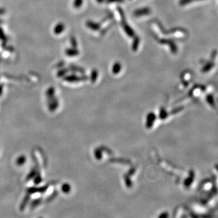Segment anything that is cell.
Returning <instances> with one entry per match:
<instances>
[{"label": "cell", "mask_w": 218, "mask_h": 218, "mask_svg": "<svg viewBox=\"0 0 218 218\" xmlns=\"http://www.w3.org/2000/svg\"><path fill=\"white\" fill-rule=\"evenodd\" d=\"M139 42H140V39L138 37H136L133 42V46H132V48H133V50L134 51H136L138 49V46H139Z\"/></svg>", "instance_id": "5"}, {"label": "cell", "mask_w": 218, "mask_h": 218, "mask_svg": "<svg viewBox=\"0 0 218 218\" xmlns=\"http://www.w3.org/2000/svg\"><path fill=\"white\" fill-rule=\"evenodd\" d=\"M214 66V64L212 63V62H210V63H208L205 66L203 67L202 69V72H207L208 71H209Z\"/></svg>", "instance_id": "6"}, {"label": "cell", "mask_w": 218, "mask_h": 218, "mask_svg": "<svg viewBox=\"0 0 218 218\" xmlns=\"http://www.w3.org/2000/svg\"><path fill=\"white\" fill-rule=\"evenodd\" d=\"M150 13V10L148 8H143V9H139V10H137L136 11H135L134 13V15L136 16H142V15H148Z\"/></svg>", "instance_id": "3"}, {"label": "cell", "mask_w": 218, "mask_h": 218, "mask_svg": "<svg viewBox=\"0 0 218 218\" xmlns=\"http://www.w3.org/2000/svg\"><path fill=\"white\" fill-rule=\"evenodd\" d=\"M160 42L162 43V44H166L168 45L170 48H171V50L173 53H176L177 52V47L170 40H166L165 39H161L160 41Z\"/></svg>", "instance_id": "2"}, {"label": "cell", "mask_w": 218, "mask_h": 218, "mask_svg": "<svg viewBox=\"0 0 218 218\" xmlns=\"http://www.w3.org/2000/svg\"><path fill=\"white\" fill-rule=\"evenodd\" d=\"M193 1H196V0H181L180 2H179V4L181 5V6H183V5H185L188 3H190Z\"/></svg>", "instance_id": "7"}, {"label": "cell", "mask_w": 218, "mask_h": 218, "mask_svg": "<svg viewBox=\"0 0 218 218\" xmlns=\"http://www.w3.org/2000/svg\"><path fill=\"white\" fill-rule=\"evenodd\" d=\"M124 0H107V2L108 3H113V2H123Z\"/></svg>", "instance_id": "8"}, {"label": "cell", "mask_w": 218, "mask_h": 218, "mask_svg": "<svg viewBox=\"0 0 218 218\" xmlns=\"http://www.w3.org/2000/svg\"><path fill=\"white\" fill-rule=\"evenodd\" d=\"M121 68V64L119 62H116L114 64L113 67V72L116 74V73H118V72L120 71Z\"/></svg>", "instance_id": "4"}, {"label": "cell", "mask_w": 218, "mask_h": 218, "mask_svg": "<svg viewBox=\"0 0 218 218\" xmlns=\"http://www.w3.org/2000/svg\"><path fill=\"white\" fill-rule=\"evenodd\" d=\"M118 10H119V14L121 15V16L122 18V27L125 30V32L127 33V34L129 36H131L132 37L135 35V32L134 31L132 30V29L131 28L127 23V22L125 21V16H124V13H123V11L122 10V9H121L120 8H118Z\"/></svg>", "instance_id": "1"}]
</instances>
